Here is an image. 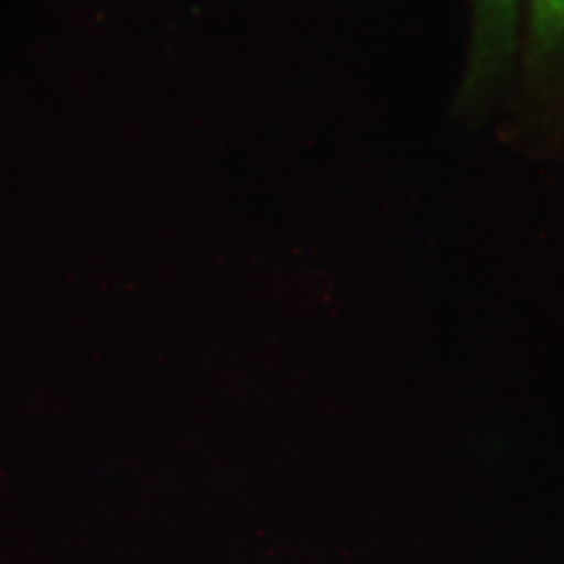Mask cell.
<instances>
[{"label":"cell","mask_w":564,"mask_h":564,"mask_svg":"<svg viewBox=\"0 0 564 564\" xmlns=\"http://www.w3.org/2000/svg\"><path fill=\"white\" fill-rule=\"evenodd\" d=\"M473 2H475L473 80H484L505 65L514 48L519 0H473Z\"/></svg>","instance_id":"obj_1"},{"label":"cell","mask_w":564,"mask_h":564,"mask_svg":"<svg viewBox=\"0 0 564 564\" xmlns=\"http://www.w3.org/2000/svg\"><path fill=\"white\" fill-rule=\"evenodd\" d=\"M531 36L538 53H552L564 44V0H531Z\"/></svg>","instance_id":"obj_2"}]
</instances>
